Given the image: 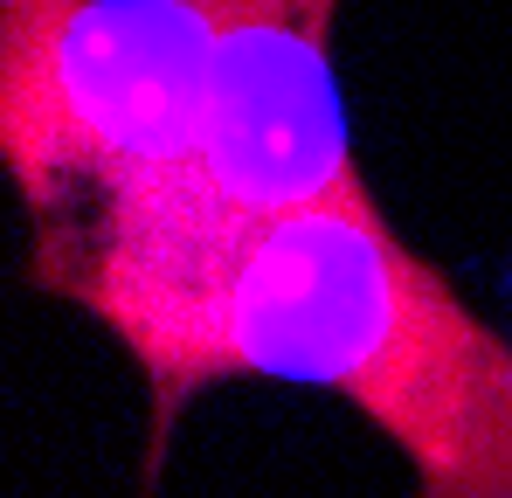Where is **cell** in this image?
Listing matches in <instances>:
<instances>
[{
  "label": "cell",
  "instance_id": "obj_2",
  "mask_svg": "<svg viewBox=\"0 0 512 498\" xmlns=\"http://www.w3.org/2000/svg\"><path fill=\"white\" fill-rule=\"evenodd\" d=\"M340 7L346 0H256L208 70L187 160L139 194L35 222L28 270L77 256L215 249L277 215L374 201L353 160L340 63H333Z\"/></svg>",
  "mask_w": 512,
  "mask_h": 498
},
{
  "label": "cell",
  "instance_id": "obj_1",
  "mask_svg": "<svg viewBox=\"0 0 512 498\" xmlns=\"http://www.w3.org/2000/svg\"><path fill=\"white\" fill-rule=\"evenodd\" d=\"M77 305L153 395V464L222 381L319 388L388 436L409 498H512V339L381 201L256 222L215 249L77 256L28 270Z\"/></svg>",
  "mask_w": 512,
  "mask_h": 498
}]
</instances>
